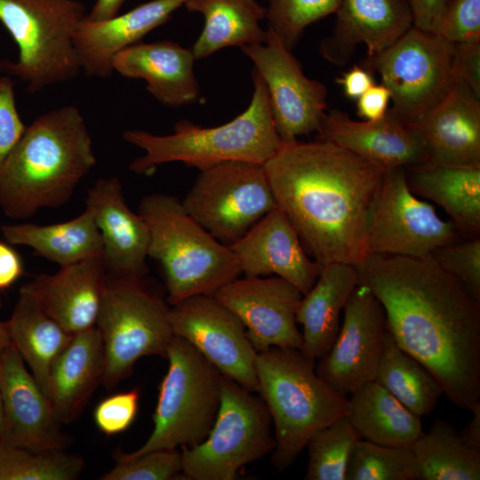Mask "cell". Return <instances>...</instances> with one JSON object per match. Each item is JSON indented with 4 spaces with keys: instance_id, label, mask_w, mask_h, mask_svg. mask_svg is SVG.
I'll return each instance as SVG.
<instances>
[{
    "instance_id": "obj_1",
    "label": "cell",
    "mask_w": 480,
    "mask_h": 480,
    "mask_svg": "<svg viewBox=\"0 0 480 480\" xmlns=\"http://www.w3.org/2000/svg\"><path fill=\"white\" fill-rule=\"evenodd\" d=\"M358 284L381 303L396 343L423 364L456 406L480 405V300L431 257L369 254Z\"/></svg>"
},
{
    "instance_id": "obj_2",
    "label": "cell",
    "mask_w": 480,
    "mask_h": 480,
    "mask_svg": "<svg viewBox=\"0 0 480 480\" xmlns=\"http://www.w3.org/2000/svg\"><path fill=\"white\" fill-rule=\"evenodd\" d=\"M276 206L324 266L366 256L369 214L385 170L327 140L282 142L264 164Z\"/></svg>"
},
{
    "instance_id": "obj_3",
    "label": "cell",
    "mask_w": 480,
    "mask_h": 480,
    "mask_svg": "<svg viewBox=\"0 0 480 480\" xmlns=\"http://www.w3.org/2000/svg\"><path fill=\"white\" fill-rule=\"evenodd\" d=\"M92 140L79 109H52L26 126L0 170V207L14 220L66 204L93 168Z\"/></svg>"
},
{
    "instance_id": "obj_4",
    "label": "cell",
    "mask_w": 480,
    "mask_h": 480,
    "mask_svg": "<svg viewBox=\"0 0 480 480\" xmlns=\"http://www.w3.org/2000/svg\"><path fill=\"white\" fill-rule=\"evenodd\" d=\"M252 77L253 92L249 106L224 124L203 127L182 120L168 135L124 131V140L145 152L132 162L130 169L148 174L157 165L172 162L199 170L228 161L264 164L278 150L282 140L274 124L265 83L254 69Z\"/></svg>"
},
{
    "instance_id": "obj_5",
    "label": "cell",
    "mask_w": 480,
    "mask_h": 480,
    "mask_svg": "<svg viewBox=\"0 0 480 480\" xmlns=\"http://www.w3.org/2000/svg\"><path fill=\"white\" fill-rule=\"evenodd\" d=\"M260 396L267 405L276 441L272 462L283 471L319 430L348 415V396L326 384L316 361L300 350L272 347L257 353Z\"/></svg>"
},
{
    "instance_id": "obj_6",
    "label": "cell",
    "mask_w": 480,
    "mask_h": 480,
    "mask_svg": "<svg viewBox=\"0 0 480 480\" xmlns=\"http://www.w3.org/2000/svg\"><path fill=\"white\" fill-rule=\"evenodd\" d=\"M138 213L149 230L148 257L160 265L172 306L197 294H212L241 274L239 260L199 225L172 195L144 196Z\"/></svg>"
},
{
    "instance_id": "obj_7",
    "label": "cell",
    "mask_w": 480,
    "mask_h": 480,
    "mask_svg": "<svg viewBox=\"0 0 480 480\" xmlns=\"http://www.w3.org/2000/svg\"><path fill=\"white\" fill-rule=\"evenodd\" d=\"M85 16L81 0H0V21L19 48L16 61H0V72L31 93L76 78L74 34Z\"/></svg>"
},
{
    "instance_id": "obj_8",
    "label": "cell",
    "mask_w": 480,
    "mask_h": 480,
    "mask_svg": "<svg viewBox=\"0 0 480 480\" xmlns=\"http://www.w3.org/2000/svg\"><path fill=\"white\" fill-rule=\"evenodd\" d=\"M169 365L159 386L147 441L132 452L115 453V460L148 452L193 446L212 428L220 404L222 374L187 340L173 336L166 352Z\"/></svg>"
},
{
    "instance_id": "obj_9",
    "label": "cell",
    "mask_w": 480,
    "mask_h": 480,
    "mask_svg": "<svg viewBox=\"0 0 480 480\" xmlns=\"http://www.w3.org/2000/svg\"><path fill=\"white\" fill-rule=\"evenodd\" d=\"M169 307L148 287L143 277L107 274L96 322L104 347L101 384L114 388L128 377L144 356L166 358L174 336L168 320Z\"/></svg>"
},
{
    "instance_id": "obj_10",
    "label": "cell",
    "mask_w": 480,
    "mask_h": 480,
    "mask_svg": "<svg viewBox=\"0 0 480 480\" xmlns=\"http://www.w3.org/2000/svg\"><path fill=\"white\" fill-rule=\"evenodd\" d=\"M233 380H221L220 404L206 438L181 447L185 479L233 480L239 469L273 452L269 411L260 396Z\"/></svg>"
},
{
    "instance_id": "obj_11",
    "label": "cell",
    "mask_w": 480,
    "mask_h": 480,
    "mask_svg": "<svg viewBox=\"0 0 480 480\" xmlns=\"http://www.w3.org/2000/svg\"><path fill=\"white\" fill-rule=\"evenodd\" d=\"M181 203L199 225L226 245L276 207L264 164L246 161L200 170Z\"/></svg>"
},
{
    "instance_id": "obj_12",
    "label": "cell",
    "mask_w": 480,
    "mask_h": 480,
    "mask_svg": "<svg viewBox=\"0 0 480 480\" xmlns=\"http://www.w3.org/2000/svg\"><path fill=\"white\" fill-rule=\"evenodd\" d=\"M452 44L412 25L390 46L367 56L364 65L377 71L388 89L389 112L411 124L452 85Z\"/></svg>"
},
{
    "instance_id": "obj_13",
    "label": "cell",
    "mask_w": 480,
    "mask_h": 480,
    "mask_svg": "<svg viewBox=\"0 0 480 480\" xmlns=\"http://www.w3.org/2000/svg\"><path fill=\"white\" fill-rule=\"evenodd\" d=\"M460 238L452 220H443L433 205L413 195L405 168L385 171L369 214L367 255L423 258Z\"/></svg>"
},
{
    "instance_id": "obj_14",
    "label": "cell",
    "mask_w": 480,
    "mask_h": 480,
    "mask_svg": "<svg viewBox=\"0 0 480 480\" xmlns=\"http://www.w3.org/2000/svg\"><path fill=\"white\" fill-rule=\"evenodd\" d=\"M240 49L265 83L274 124L282 142L317 132L327 106L325 85L308 78L292 51L268 29L263 43Z\"/></svg>"
},
{
    "instance_id": "obj_15",
    "label": "cell",
    "mask_w": 480,
    "mask_h": 480,
    "mask_svg": "<svg viewBox=\"0 0 480 480\" xmlns=\"http://www.w3.org/2000/svg\"><path fill=\"white\" fill-rule=\"evenodd\" d=\"M174 336L190 343L223 375L258 393L257 351L241 320L212 294H197L169 307Z\"/></svg>"
},
{
    "instance_id": "obj_16",
    "label": "cell",
    "mask_w": 480,
    "mask_h": 480,
    "mask_svg": "<svg viewBox=\"0 0 480 480\" xmlns=\"http://www.w3.org/2000/svg\"><path fill=\"white\" fill-rule=\"evenodd\" d=\"M338 335L316 364L317 375L348 396L374 380L384 348L385 310L365 285L358 284L348 298Z\"/></svg>"
},
{
    "instance_id": "obj_17",
    "label": "cell",
    "mask_w": 480,
    "mask_h": 480,
    "mask_svg": "<svg viewBox=\"0 0 480 480\" xmlns=\"http://www.w3.org/2000/svg\"><path fill=\"white\" fill-rule=\"evenodd\" d=\"M243 323L258 352L272 347L300 350L296 312L302 292L278 276L236 278L212 294Z\"/></svg>"
},
{
    "instance_id": "obj_18",
    "label": "cell",
    "mask_w": 480,
    "mask_h": 480,
    "mask_svg": "<svg viewBox=\"0 0 480 480\" xmlns=\"http://www.w3.org/2000/svg\"><path fill=\"white\" fill-rule=\"evenodd\" d=\"M0 392L4 412L1 444L34 452L65 450L70 444L47 396L12 345L0 356Z\"/></svg>"
},
{
    "instance_id": "obj_19",
    "label": "cell",
    "mask_w": 480,
    "mask_h": 480,
    "mask_svg": "<svg viewBox=\"0 0 480 480\" xmlns=\"http://www.w3.org/2000/svg\"><path fill=\"white\" fill-rule=\"evenodd\" d=\"M228 246L244 276L275 275L292 284L303 295L313 287L323 268L310 259L295 228L277 206Z\"/></svg>"
},
{
    "instance_id": "obj_20",
    "label": "cell",
    "mask_w": 480,
    "mask_h": 480,
    "mask_svg": "<svg viewBox=\"0 0 480 480\" xmlns=\"http://www.w3.org/2000/svg\"><path fill=\"white\" fill-rule=\"evenodd\" d=\"M86 206L94 217L103 244L107 274L144 277L148 268L149 230L127 205L118 178H100L88 190Z\"/></svg>"
},
{
    "instance_id": "obj_21",
    "label": "cell",
    "mask_w": 480,
    "mask_h": 480,
    "mask_svg": "<svg viewBox=\"0 0 480 480\" xmlns=\"http://www.w3.org/2000/svg\"><path fill=\"white\" fill-rule=\"evenodd\" d=\"M317 132V139L342 147L385 171L428 162L418 132L389 110L375 121H355L340 110H330L324 115Z\"/></svg>"
},
{
    "instance_id": "obj_22",
    "label": "cell",
    "mask_w": 480,
    "mask_h": 480,
    "mask_svg": "<svg viewBox=\"0 0 480 480\" xmlns=\"http://www.w3.org/2000/svg\"><path fill=\"white\" fill-rule=\"evenodd\" d=\"M479 99L468 84L454 80L447 93L410 124L422 140L428 162L480 164Z\"/></svg>"
},
{
    "instance_id": "obj_23",
    "label": "cell",
    "mask_w": 480,
    "mask_h": 480,
    "mask_svg": "<svg viewBox=\"0 0 480 480\" xmlns=\"http://www.w3.org/2000/svg\"><path fill=\"white\" fill-rule=\"evenodd\" d=\"M334 28L320 43V54L343 66L364 43L368 56L385 50L412 25L408 0H340Z\"/></svg>"
},
{
    "instance_id": "obj_24",
    "label": "cell",
    "mask_w": 480,
    "mask_h": 480,
    "mask_svg": "<svg viewBox=\"0 0 480 480\" xmlns=\"http://www.w3.org/2000/svg\"><path fill=\"white\" fill-rule=\"evenodd\" d=\"M185 2L151 0L110 19L92 21L84 17L74 34L81 70L90 77H108L118 52L140 43L151 30L164 24Z\"/></svg>"
},
{
    "instance_id": "obj_25",
    "label": "cell",
    "mask_w": 480,
    "mask_h": 480,
    "mask_svg": "<svg viewBox=\"0 0 480 480\" xmlns=\"http://www.w3.org/2000/svg\"><path fill=\"white\" fill-rule=\"evenodd\" d=\"M106 279L102 258H92L40 274L25 285L43 310L74 335L96 325Z\"/></svg>"
},
{
    "instance_id": "obj_26",
    "label": "cell",
    "mask_w": 480,
    "mask_h": 480,
    "mask_svg": "<svg viewBox=\"0 0 480 480\" xmlns=\"http://www.w3.org/2000/svg\"><path fill=\"white\" fill-rule=\"evenodd\" d=\"M195 60L191 48L173 41L140 42L118 52L113 68L124 77L145 80L148 92L159 102L175 108L200 99Z\"/></svg>"
},
{
    "instance_id": "obj_27",
    "label": "cell",
    "mask_w": 480,
    "mask_h": 480,
    "mask_svg": "<svg viewBox=\"0 0 480 480\" xmlns=\"http://www.w3.org/2000/svg\"><path fill=\"white\" fill-rule=\"evenodd\" d=\"M105 367L103 341L96 326L76 333L50 372L48 400L62 424L74 421L101 383Z\"/></svg>"
},
{
    "instance_id": "obj_28",
    "label": "cell",
    "mask_w": 480,
    "mask_h": 480,
    "mask_svg": "<svg viewBox=\"0 0 480 480\" xmlns=\"http://www.w3.org/2000/svg\"><path fill=\"white\" fill-rule=\"evenodd\" d=\"M357 285L354 265L332 262L323 266L296 312L297 324L303 330L300 351L304 356L316 361L329 351L340 331V313Z\"/></svg>"
},
{
    "instance_id": "obj_29",
    "label": "cell",
    "mask_w": 480,
    "mask_h": 480,
    "mask_svg": "<svg viewBox=\"0 0 480 480\" xmlns=\"http://www.w3.org/2000/svg\"><path fill=\"white\" fill-rule=\"evenodd\" d=\"M405 170L411 190L441 206L461 237H479L480 164L461 166L426 162Z\"/></svg>"
},
{
    "instance_id": "obj_30",
    "label": "cell",
    "mask_w": 480,
    "mask_h": 480,
    "mask_svg": "<svg viewBox=\"0 0 480 480\" xmlns=\"http://www.w3.org/2000/svg\"><path fill=\"white\" fill-rule=\"evenodd\" d=\"M1 232L10 244L28 246L35 254L60 267L102 258L101 236L87 206L70 220L49 225L6 224L1 227Z\"/></svg>"
},
{
    "instance_id": "obj_31",
    "label": "cell",
    "mask_w": 480,
    "mask_h": 480,
    "mask_svg": "<svg viewBox=\"0 0 480 480\" xmlns=\"http://www.w3.org/2000/svg\"><path fill=\"white\" fill-rule=\"evenodd\" d=\"M5 324L12 346L48 396L51 369L73 334L43 310L25 284L20 287L12 314Z\"/></svg>"
},
{
    "instance_id": "obj_32",
    "label": "cell",
    "mask_w": 480,
    "mask_h": 480,
    "mask_svg": "<svg viewBox=\"0 0 480 480\" xmlns=\"http://www.w3.org/2000/svg\"><path fill=\"white\" fill-rule=\"evenodd\" d=\"M348 400V418L363 440L411 448L424 434L420 417L374 380L350 394Z\"/></svg>"
},
{
    "instance_id": "obj_33",
    "label": "cell",
    "mask_w": 480,
    "mask_h": 480,
    "mask_svg": "<svg viewBox=\"0 0 480 480\" xmlns=\"http://www.w3.org/2000/svg\"><path fill=\"white\" fill-rule=\"evenodd\" d=\"M188 12L204 16L203 30L193 46L196 60L230 47L263 43L267 30L260 22L266 7L258 0H186Z\"/></svg>"
},
{
    "instance_id": "obj_34",
    "label": "cell",
    "mask_w": 480,
    "mask_h": 480,
    "mask_svg": "<svg viewBox=\"0 0 480 480\" xmlns=\"http://www.w3.org/2000/svg\"><path fill=\"white\" fill-rule=\"evenodd\" d=\"M411 450L418 480L480 479V451L470 447L444 420L436 419Z\"/></svg>"
},
{
    "instance_id": "obj_35",
    "label": "cell",
    "mask_w": 480,
    "mask_h": 480,
    "mask_svg": "<svg viewBox=\"0 0 480 480\" xmlns=\"http://www.w3.org/2000/svg\"><path fill=\"white\" fill-rule=\"evenodd\" d=\"M374 381L414 414H430L444 394L433 373L404 351L386 328L384 348Z\"/></svg>"
},
{
    "instance_id": "obj_36",
    "label": "cell",
    "mask_w": 480,
    "mask_h": 480,
    "mask_svg": "<svg viewBox=\"0 0 480 480\" xmlns=\"http://www.w3.org/2000/svg\"><path fill=\"white\" fill-rule=\"evenodd\" d=\"M84 466L81 456L65 450L34 452L0 443V480H75Z\"/></svg>"
},
{
    "instance_id": "obj_37",
    "label": "cell",
    "mask_w": 480,
    "mask_h": 480,
    "mask_svg": "<svg viewBox=\"0 0 480 480\" xmlns=\"http://www.w3.org/2000/svg\"><path fill=\"white\" fill-rule=\"evenodd\" d=\"M359 439L348 416L316 432L306 446L308 460L305 479L345 480L350 453Z\"/></svg>"
},
{
    "instance_id": "obj_38",
    "label": "cell",
    "mask_w": 480,
    "mask_h": 480,
    "mask_svg": "<svg viewBox=\"0 0 480 480\" xmlns=\"http://www.w3.org/2000/svg\"><path fill=\"white\" fill-rule=\"evenodd\" d=\"M345 480H418L412 450L359 439L350 453Z\"/></svg>"
},
{
    "instance_id": "obj_39",
    "label": "cell",
    "mask_w": 480,
    "mask_h": 480,
    "mask_svg": "<svg viewBox=\"0 0 480 480\" xmlns=\"http://www.w3.org/2000/svg\"><path fill=\"white\" fill-rule=\"evenodd\" d=\"M268 29L292 51L312 23L335 13L340 0H266Z\"/></svg>"
},
{
    "instance_id": "obj_40",
    "label": "cell",
    "mask_w": 480,
    "mask_h": 480,
    "mask_svg": "<svg viewBox=\"0 0 480 480\" xmlns=\"http://www.w3.org/2000/svg\"><path fill=\"white\" fill-rule=\"evenodd\" d=\"M182 471L181 453L177 449L148 452L128 460H116L101 480H171Z\"/></svg>"
},
{
    "instance_id": "obj_41",
    "label": "cell",
    "mask_w": 480,
    "mask_h": 480,
    "mask_svg": "<svg viewBox=\"0 0 480 480\" xmlns=\"http://www.w3.org/2000/svg\"><path fill=\"white\" fill-rule=\"evenodd\" d=\"M433 260L458 279L480 300V238H465L444 244L431 252Z\"/></svg>"
},
{
    "instance_id": "obj_42",
    "label": "cell",
    "mask_w": 480,
    "mask_h": 480,
    "mask_svg": "<svg viewBox=\"0 0 480 480\" xmlns=\"http://www.w3.org/2000/svg\"><path fill=\"white\" fill-rule=\"evenodd\" d=\"M435 34L451 44L480 40V0H450Z\"/></svg>"
},
{
    "instance_id": "obj_43",
    "label": "cell",
    "mask_w": 480,
    "mask_h": 480,
    "mask_svg": "<svg viewBox=\"0 0 480 480\" xmlns=\"http://www.w3.org/2000/svg\"><path fill=\"white\" fill-rule=\"evenodd\" d=\"M139 401L140 391L137 388L106 397L93 412L97 428L108 436L125 431L137 415Z\"/></svg>"
},
{
    "instance_id": "obj_44",
    "label": "cell",
    "mask_w": 480,
    "mask_h": 480,
    "mask_svg": "<svg viewBox=\"0 0 480 480\" xmlns=\"http://www.w3.org/2000/svg\"><path fill=\"white\" fill-rule=\"evenodd\" d=\"M26 125L16 107L14 83L7 75L0 76V170Z\"/></svg>"
},
{
    "instance_id": "obj_45",
    "label": "cell",
    "mask_w": 480,
    "mask_h": 480,
    "mask_svg": "<svg viewBox=\"0 0 480 480\" xmlns=\"http://www.w3.org/2000/svg\"><path fill=\"white\" fill-rule=\"evenodd\" d=\"M452 70L480 97V40L452 44Z\"/></svg>"
},
{
    "instance_id": "obj_46",
    "label": "cell",
    "mask_w": 480,
    "mask_h": 480,
    "mask_svg": "<svg viewBox=\"0 0 480 480\" xmlns=\"http://www.w3.org/2000/svg\"><path fill=\"white\" fill-rule=\"evenodd\" d=\"M389 100L388 89L375 84L356 100V114L365 121L379 120L387 114Z\"/></svg>"
},
{
    "instance_id": "obj_47",
    "label": "cell",
    "mask_w": 480,
    "mask_h": 480,
    "mask_svg": "<svg viewBox=\"0 0 480 480\" xmlns=\"http://www.w3.org/2000/svg\"><path fill=\"white\" fill-rule=\"evenodd\" d=\"M450 0H408L413 26L435 33Z\"/></svg>"
},
{
    "instance_id": "obj_48",
    "label": "cell",
    "mask_w": 480,
    "mask_h": 480,
    "mask_svg": "<svg viewBox=\"0 0 480 480\" xmlns=\"http://www.w3.org/2000/svg\"><path fill=\"white\" fill-rule=\"evenodd\" d=\"M335 81L341 86L344 95L355 100L375 84L373 72L364 65H354Z\"/></svg>"
},
{
    "instance_id": "obj_49",
    "label": "cell",
    "mask_w": 480,
    "mask_h": 480,
    "mask_svg": "<svg viewBox=\"0 0 480 480\" xmlns=\"http://www.w3.org/2000/svg\"><path fill=\"white\" fill-rule=\"evenodd\" d=\"M24 274L23 261L6 241L0 240V292L13 285Z\"/></svg>"
},
{
    "instance_id": "obj_50",
    "label": "cell",
    "mask_w": 480,
    "mask_h": 480,
    "mask_svg": "<svg viewBox=\"0 0 480 480\" xmlns=\"http://www.w3.org/2000/svg\"><path fill=\"white\" fill-rule=\"evenodd\" d=\"M124 0H95L90 12L85 19L99 21L110 19L118 14Z\"/></svg>"
},
{
    "instance_id": "obj_51",
    "label": "cell",
    "mask_w": 480,
    "mask_h": 480,
    "mask_svg": "<svg viewBox=\"0 0 480 480\" xmlns=\"http://www.w3.org/2000/svg\"><path fill=\"white\" fill-rule=\"evenodd\" d=\"M471 412L472 419L460 433L463 440L470 447L480 451V405L476 406Z\"/></svg>"
},
{
    "instance_id": "obj_52",
    "label": "cell",
    "mask_w": 480,
    "mask_h": 480,
    "mask_svg": "<svg viewBox=\"0 0 480 480\" xmlns=\"http://www.w3.org/2000/svg\"><path fill=\"white\" fill-rule=\"evenodd\" d=\"M11 345L12 344L8 334L6 324L5 322H0V356L3 352Z\"/></svg>"
},
{
    "instance_id": "obj_53",
    "label": "cell",
    "mask_w": 480,
    "mask_h": 480,
    "mask_svg": "<svg viewBox=\"0 0 480 480\" xmlns=\"http://www.w3.org/2000/svg\"><path fill=\"white\" fill-rule=\"evenodd\" d=\"M4 412L3 399H2V396L0 392V439L4 432Z\"/></svg>"
},
{
    "instance_id": "obj_54",
    "label": "cell",
    "mask_w": 480,
    "mask_h": 480,
    "mask_svg": "<svg viewBox=\"0 0 480 480\" xmlns=\"http://www.w3.org/2000/svg\"><path fill=\"white\" fill-rule=\"evenodd\" d=\"M2 307V300H1V294H0V308Z\"/></svg>"
}]
</instances>
